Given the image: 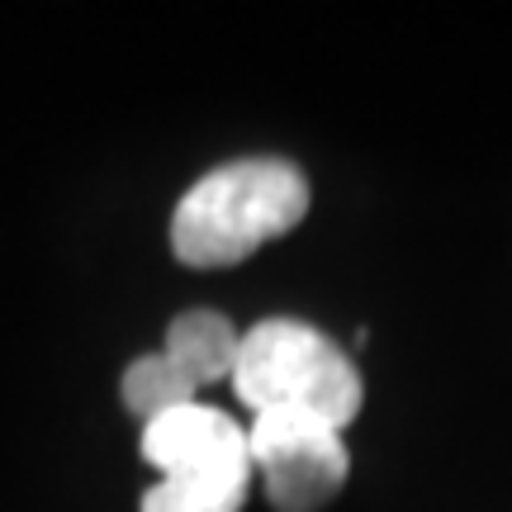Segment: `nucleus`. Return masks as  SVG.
Masks as SVG:
<instances>
[{
  "label": "nucleus",
  "mask_w": 512,
  "mask_h": 512,
  "mask_svg": "<svg viewBox=\"0 0 512 512\" xmlns=\"http://www.w3.org/2000/svg\"><path fill=\"white\" fill-rule=\"evenodd\" d=\"M124 408L133 413V418L157 422L166 418V413H176V408H185V403H195V384H190V375H185L176 361H166L162 351L157 356H138L133 366L124 370Z\"/></svg>",
  "instance_id": "obj_7"
},
{
  "label": "nucleus",
  "mask_w": 512,
  "mask_h": 512,
  "mask_svg": "<svg viewBox=\"0 0 512 512\" xmlns=\"http://www.w3.org/2000/svg\"><path fill=\"white\" fill-rule=\"evenodd\" d=\"M247 489H252V465L162 475L143 494V512H242Z\"/></svg>",
  "instance_id": "obj_6"
},
{
  "label": "nucleus",
  "mask_w": 512,
  "mask_h": 512,
  "mask_svg": "<svg viewBox=\"0 0 512 512\" xmlns=\"http://www.w3.org/2000/svg\"><path fill=\"white\" fill-rule=\"evenodd\" d=\"M247 456H252V475H261L275 512L328 508L351 475L342 432L299 408L256 413V422L247 427Z\"/></svg>",
  "instance_id": "obj_3"
},
{
  "label": "nucleus",
  "mask_w": 512,
  "mask_h": 512,
  "mask_svg": "<svg viewBox=\"0 0 512 512\" xmlns=\"http://www.w3.org/2000/svg\"><path fill=\"white\" fill-rule=\"evenodd\" d=\"M238 328L214 309H190L181 313L171 328H166V361H176V366L190 375V384L200 389V384H219L233 375L238 366Z\"/></svg>",
  "instance_id": "obj_5"
},
{
  "label": "nucleus",
  "mask_w": 512,
  "mask_h": 512,
  "mask_svg": "<svg viewBox=\"0 0 512 512\" xmlns=\"http://www.w3.org/2000/svg\"><path fill=\"white\" fill-rule=\"evenodd\" d=\"M309 214L304 171L275 157H247L209 171L171 214V252L195 271L238 266L256 247L285 238Z\"/></svg>",
  "instance_id": "obj_1"
},
{
  "label": "nucleus",
  "mask_w": 512,
  "mask_h": 512,
  "mask_svg": "<svg viewBox=\"0 0 512 512\" xmlns=\"http://www.w3.org/2000/svg\"><path fill=\"white\" fill-rule=\"evenodd\" d=\"M143 460L157 475H185V470H219V465H252L247 432L209 403H185L166 418L143 427Z\"/></svg>",
  "instance_id": "obj_4"
},
{
  "label": "nucleus",
  "mask_w": 512,
  "mask_h": 512,
  "mask_svg": "<svg viewBox=\"0 0 512 512\" xmlns=\"http://www.w3.org/2000/svg\"><path fill=\"white\" fill-rule=\"evenodd\" d=\"M228 380L252 413L299 408V413L332 422L337 432H347L356 422L361 399H366L356 361L328 332L299 323V318H266L252 332H242L238 366Z\"/></svg>",
  "instance_id": "obj_2"
}]
</instances>
